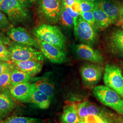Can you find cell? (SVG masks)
Masks as SVG:
<instances>
[{
    "mask_svg": "<svg viewBox=\"0 0 123 123\" xmlns=\"http://www.w3.org/2000/svg\"><path fill=\"white\" fill-rule=\"evenodd\" d=\"M34 34L39 40L52 44L62 51L65 49L66 38L57 26L42 24L36 28Z\"/></svg>",
    "mask_w": 123,
    "mask_h": 123,
    "instance_id": "1",
    "label": "cell"
},
{
    "mask_svg": "<svg viewBox=\"0 0 123 123\" xmlns=\"http://www.w3.org/2000/svg\"><path fill=\"white\" fill-rule=\"evenodd\" d=\"M93 95L97 99L118 114L123 115V98L113 89L104 85L92 88Z\"/></svg>",
    "mask_w": 123,
    "mask_h": 123,
    "instance_id": "2",
    "label": "cell"
},
{
    "mask_svg": "<svg viewBox=\"0 0 123 123\" xmlns=\"http://www.w3.org/2000/svg\"><path fill=\"white\" fill-rule=\"evenodd\" d=\"M8 49L11 53V61H44L43 53L29 46L16 43L11 44Z\"/></svg>",
    "mask_w": 123,
    "mask_h": 123,
    "instance_id": "3",
    "label": "cell"
},
{
    "mask_svg": "<svg viewBox=\"0 0 123 123\" xmlns=\"http://www.w3.org/2000/svg\"><path fill=\"white\" fill-rule=\"evenodd\" d=\"M63 7V0H38V12L49 23L57 22Z\"/></svg>",
    "mask_w": 123,
    "mask_h": 123,
    "instance_id": "4",
    "label": "cell"
},
{
    "mask_svg": "<svg viewBox=\"0 0 123 123\" xmlns=\"http://www.w3.org/2000/svg\"><path fill=\"white\" fill-rule=\"evenodd\" d=\"M74 33L82 43L92 47L98 42V36L94 26L84 21L80 15L74 24Z\"/></svg>",
    "mask_w": 123,
    "mask_h": 123,
    "instance_id": "5",
    "label": "cell"
},
{
    "mask_svg": "<svg viewBox=\"0 0 123 123\" xmlns=\"http://www.w3.org/2000/svg\"><path fill=\"white\" fill-rule=\"evenodd\" d=\"M103 79L105 86L117 92L123 98V74L119 66L111 63L106 64Z\"/></svg>",
    "mask_w": 123,
    "mask_h": 123,
    "instance_id": "6",
    "label": "cell"
},
{
    "mask_svg": "<svg viewBox=\"0 0 123 123\" xmlns=\"http://www.w3.org/2000/svg\"><path fill=\"white\" fill-rule=\"evenodd\" d=\"M105 68L101 64L88 63L81 66L80 73L85 88H93L100 81Z\"/></svg>",
    "mask_w": 123,
    "mask_h": 123,
    "instance_id": "7",
    "label": "cell"
},
{
    "mask_svg": "<svg viewBox=\"0 0 123 123\" xmlns=\"http://www.w3.org/2000/svg\"><path fill=\"white\" fill-rule=\"evenodd\" d=\"M0 10L6 13L9 20L14 25L23 22L28 17V13L18 0H4L0 5Z\"/></svg>",
    "mask_w": 123,
    "mask_h": 123,
    "instance_id": "8",
    "label": "cell"
},
{
    "mask_svg": "<svg viewBox=\"0 0 123 123\" xmlns=\"http://www.w3.org/2000/svg\"><path fill=\"white\" fill-rule=\"evenodd\" d=\"M94 4L107 15L113 24L119 26L122 24L120 17L121 3L115 0H96Z\"/></svg>",
    "mask_w": 123,
    "mask_h": 123,
    "instance_id": "9",
    "label": "cell"
},
{
    "mask_svg": "<svg viewBox=\"0 0 123 123\" xmlns=\"http://www.w3.org/2000/svg\"><path fill=\"white\" fill-rule=\"evenodd\" d=\"M107 48L114 56L123 58V30L116 29L106 39Z\"/></svg>",
    "mask_w": 123,
    "mask_h": 123,
    "instance_id": "10",
    "label": "cell"
},
{
    "mask_svg": "<svg viewBox=\"0 0 123 123\" xmlns=\"http://www.w3.org/2000/svg\"><path fill=\"white\" fill-rule=\"evenodd\" d=\"M7 35L11 39L16 43L40 49L38 42L33 38L27 31L22 27L11 28L7 31Z\"/></svg>",
    "mask_w": 123,
    "mask_h": 123,
    "instance_id": "11",
    "label": "cell"
},
{
    "mask_svg": "<svg viewBox=\"0 0 123 123\" xmlns=\"http://www.w3.org/2000/svg\"><path fill=\"white\" fill-rule=\"evenodd\" d=\"M40 49L44 56L54 63L61 64L66 61L67 55L63 51L49 43L38 40Z\"/></svg>",
    "mask_w": 123,
    "mask_h": 123,
    "instance_id": "12",
    "label": "cell"
},
{
    "mask_svg": "<svg viewBox=\"0 0 123 123\" xmlns=\"http://www.w3.org/2000/svg\"><path fill=\"white\" fill-rule=\"evenodd\" d=\"M76 53L80 58L90 62L102 64L104 58L101 53L92 47L84 43L78 44L76 49Z\"/></svg>",
    "mask_w": 123,
    "mask_h": 123,
    "instance_id": "13",
    "label": "cell"
},
{
    "mask_svg": "<svg viewBox=\"0 0 123 123\" xmlns=\"http://www.w3.org/2000/svg\"><path fill=\"white\" fill-rule=\"evenodd\" d=\"M8 62L11 68L23 71L31 76H35L40 73L43 66V62L35 60L10 61Z\"/></svg>",
    "mask_w": 123,
    "mask_h": 123,
    "instance_id": "14",
    "label": "cell"
},
{
    "mask_svg": "<svg viewBox=\"0 0 123 123\" xmlns=\"http://www.w3.org/2000/svg\"><path fill=\"white\" fill-rule=\"evenodd\" d=\"M34 87V83H21L12 86L9 91L11 94L18 100L29 103Z\"/></svg>",
    "mask_w": 123,
    "mask_h": 123,
    "instance_id": "15",
    "label": "cell"
},
{
    "mask_svg": "<svg viewBox=\"0 0 123 123\" xmlns=\"http://www.w3.org/2000/svg\"><path fill=\"white\" fill-rule=\"evenodd\" d=\"M51 100L50 97L38 89L34 84L29 103L40 109L46 110L50 106Z\"/></svg>",
    "mask_w": 123,
    "mask_h": 123,
    "instance_id": "16",
    "label": "cell"
},
{
    "mask_svg": "<svg viewBox=\"0 0 123 123\" xmlns=\"http://www.w3.org/2000/svg\"><path fill=\"white\" fill-rule=\"evenodd\" d=\"M80 119L78 113L77 105L71 104L65 106L61 117L62 123H79Z\"/></svg>",
    "mask_w": 123,
    "mask_h": 123,
    "instance_id": "17",
    "label": "cell"
},
{
    "mask_svg": "<svg viewBox=\"0 0 123 123\" xmlns=\"http://www.w3.org/2000/svg\"><path fill=\"white\" fill-rule=\"evenodd\" d=\"M95 20V26L102 30L110 26L113 23L105 12L95 5L92 11Z\"/></svg>",
    "mask_w": 123,
    "mask_h": 123,
    "instance_id": "18",
    "label": "cell"
},
{
    "mask_svg": "<svg viewBox=\"0 0 123 123\" xmlns=\"http://www.w3.org/2000/svg\"><path fill=\"white\" fill-rule=\"evenodd\" d=\"M36 87L45 93L51 99L53 98L54 92V85L48 77H43L33 79Z\"/></svg>",
    "mask_w": 123,
    "mask_h": 123,
    "instance_id": "19",
    "label": "cell"
},
{
    "mask_svg": "<svg viewBox=\"0 0 123 123\" xmlns=\"http://www.w3.org/2000/svg\"><path fill=\"white\" fill-rule=\"evenodd\" d=\"M12 86L25 83H29L34 78L31 76L17 69L11 67Z\"/></svg>",
    "mask_w": 123,
    "mask_h": 123,
    "instance_id": "20",
    "label": "cell"
},
{
    "mask_svg": "<svg viewBox=\"0 0 123 123\" xmlns=\"http://www.w3.org/2000/svg\"><path fill=\"white\" fill-rule=\"evenodd\" d=\"M15 106V103L8 95L0 93V110L7 114L13 110Z\"/></svg>",
    "mask_w": 123,
    "mask_h": 123,
    "instance_id": "21",
    "label": "cell"
},
{
    "mask_svg": "<svg viewBox=\"0 0 123 123\" xmlns=\"http://www.w3.org/2000/svg\"><path fill=\"white\" fill-rule=\"evenodd\" d=\"M39 119L20 116H12L6 120L0 121V123H40Z\"/></svg>",
    "mask_w": 123,
    "mask_h": 123,
    "instance_id": "22",
    "label": "cell"
},
{
    "mask_svg": "<svg viewBox=\"0 0 123 123\" xmlns=\"http://www.w3.org/2000/svg\"><path fill=\"white\" fill-rule=\"evenodd\" d=\"M11 86V70L10 69L0 75V91L9 90Z\"/></svg>",
    "mask_w": 123,
    "mask_h": 123,
    "instance_id": "23",
    "label": "cell"
},
{
    "mask_svg": "<svg viewBox=\"0 0 123 123\" xmlns=\"http://www.w3.org/2000/svg\"><path fill=\"white\" fill-rule=\"evenodd\" d=\"M59 20L60 21L62 24L65 27L71 28L73 25L74 26V19L68 12L64 7L62 10Z\"/></svg>",
    "mask_w": 123,
    "mask_h": 123,
    "instance_id": "24",
    "label": "cell"
},
{
    "mask_svg": "<svg viewBox=\"0 0 123 123\" xmlns=\"http://www.w3.org/2000/svg\"><path fill=\"white\" fill-rule=\"evenodd\" d=\"M83 121L86 123H109L105 118L95 115L86 116Z\"/></svg>",
    "mask_w": 123,
    "mask_h": 123,
    "instance_id": "25",
    "label": "cell"
},
{
    "mask_svg": "<svg viewBox=\"0 0 123 123\" xmlns=\"http://www.w3.org/2000/svg\"><path fill=\"white\" fill-rule=\"evenodd\" d=\"M0 58L6 62H9L11 60L10 52L4 44L0 45Z\"/></svg>",
    "mask_w": 123,
    "mask_h": 123,
    "instance_id": "26",
    "label": "cell"
},
{
    "mask_svg": "<svg viewBox=\"0 0 123 123\" xmlns=\"http://www.w3.org/2000/svg\"><path fill=\"white\" fill-rule=\"evenodd\" d=\"M78 1L81 6L82 12L92 11L95 6L93 2L84 0H78Z\"/></svg>",
    "mask_w": 123,
    "mask_h": 123,
    "instance_id": "27",
    "label": "cell"
},
{
    "mask_svg": "<svg viewBox=\"0 0 123 123\" xmlns=\"http://www.w3.org/2000/svg\"><path fill=\"white\" fill-rule=\"evenodd\" d=\"M80 15L84 21L92 26H95V20L92 11L82 12Z\"/></svg>",
    "mask_w": 123,
    "mask_h": 123,
    "instance_id": "28",
    "label": "cell"
},
{
    "mask_svg": "<svg viewBox=\"0 0 123 123\" xmlns=\"http://www.w3.org/2000/svg\"><path fill=\"white\" fill-rule=\"evenodd\" d=\"M12 26L4 14L0 11V29H8Z\"/></svg>",
    "mask_w": 123,
    "mask_h": 123,
    "instance_id": "29",
    "label": "cell"
},
{
    "mask_svg": "<svg viewBox=\"0 0 123 123\" xmlns=\"http://www.w3.org/2000/svg\"><path fill=\"white\" fill-rule=\"evenodd\" d=\"M64 7L66 10V11L68 12L70 14L71 16L74 19V24L77 22V20L79 16L80 15V14L79 13H77L75 12L72 9L70 6H68L67 5L64 4Z\"/></svg>",
    "mask_w": 123,
    "mask_h": 123,
    "instance_id": "30",
    "label": "cell"
},
{
    "mask_svg": "<svg viewBox=\"0 0 123 123\" xmlns=\"http://www.w3.org/2000/svg\"><path fill=\"white\" fill-rule=\"evenodd\" d=\"M10 69H11V66L8 62H2L0 63V75Z\"/></svg>",
    "mask_w": 123,
    "mask_h": 123,
    "instance_id": "31",
    "label": "cell"
},
{
    "mask_svg": "<svg viewBox=\"0 0 123 123\" xmlns=\"http://www.w3.org/2000/svg\"><path fill=\"white\" fill-rule=\"evenodd\" d=\"M71 7L75 12L79 13L80 14L82 12L81 6L78 0H76L74 4Z\"/></svg>",
    "mask_w": 123,
    "mask_h": 123,
    "instance_id": "32",
    "label": "cell"
},
{
    "mask_svg": "<svg viewBox=\"0 0 123 123\" xmlns=\"http://www.w3.org/2000/svg\"><path fill=\"white\" fill-rule=\"evenodd\" d=\"M10 43V40L8 38L6 37L0 33V45L8 44Z\"/></svg>",
    "mask_w": 123,
    "mask_h": 123,
    "instance_id": "33",
    "label": "cell"
},
{
    "mask_svg": "<svg viewBox=\"0 0 123 123\" xmlns=\"http://www.w3.org/2000/svg\"><path fill=\"white\" fill-rule=\"evenodd\" d=\"M18 0L24 7L26 8V7H29L31 3L29 0Z\"/></svg>",
    "mask_w": 123,
    "mask_h": 123,
    "instance_id": "34",
    "label": "cell"
},
{
    "mask_svg": "<svg viewBox=\"0 0 123 123\" xmlns=\"http://www.w3.org/2000/svg\"><path fill=\"white\" fill-rule=\"evenodd\" d=\"M64 4L71 6L74 3L76 0H63Z\"/></svg>",
    "mask_w": 123,
    "mask_h": 123,
    "instance_id": "35",
    "label": "cell"
},
{
    "mask_svg": "<svg viewBox=\"0 0 123 123\" xmlns=\"http://www.w3.org/2000/svg\"><path fill=\"white\" fill-rule=\"evenodd\" d=\"M120 20L122 22V24H123V4H121L120 6Z\"/></svg>",
    "mask_w": 123,
    "mask_h": 123,
    "instance_id": "36",
    "label": "cell"
},
{
    "mask_svg": "<svg viewBox=\"0 0 123 123\" xmlns=\"http://www.w3.org/2000/svg\"><path fill=\"white\" fill-rule=\"evenodd\" d=\"M7 115V114H5L4 112H3L2 111L0 110V120H1L3 119Z\"/></svg>",
    "mask_w": 123,
    "mask_h": 123,
    "instance_id": "37",
    "label": "cell"
},
{
    "mask_svg": "<svg viewBox=\"0 0 123 123\" xmlns=\"http://www.w3.org/2000/svg\"><path fill=\"white\" fill-rule=\"evenodd\" d=\"M86 0V1H91V2H94L96 0Z\"/></svg>",
    "mask_w": 123,
    "mask_h": 123,
    "instance_id": "38",
    "label": "cell"
},
{
    "mask_svg": "<svg viewBox=\"0 0 123 123\" xmlns=\"http://www.w3.org/2000/svg\"><path fill=\"white\" fill-rule=\"evenodd\" d=\"M120 65H121V67H122L123 68V61H121L120 62Z\"/></svg>",
    "mask_w": 123,
    "mask_h": 123,
    "instance_id": "39",
    "label": "cell"
},
{
    "mask_svg": "<svg viewBox=\"0 0 123 123\" xmlns=\"http://www.w3.org/2000/svg\"><path fill=\"white\" fill-rule=\"evenodd\" d=\"M79 123H86L83 120H80V121Z\"/></svg>",
    "mask_w": 123,
    "mask_h": 123,
    "instance_id": "40",
    "label": "cell"
},
{
    "mask_svg": "<svg viewBox=\"0 0 123 123\" xmlns=\"http://www.w3.org/2000/svg\"><path fill=\"white\" fill-rule=\"evenodd\" d=\"M121 123H123V115H122L121 117Z\"/></svg>",
    "mask_w": 123,
    "mask_h": 123,
    "instance_id": "41",
    "label": "cell"
},
{
    "mask_svg": "<svg viewBox=\"0 0 123 123\" xmlns=\"http://www.w3.org/2000/svg\"><path fill=\"white\" fill-rule=\"evenodd\" d=\"M4 0H0V5H1V3L3 2V1Z\"/></svg>",
    "mask_w": 123,
    "mask_h": 123,
    "instance_id": "42",
    "label": "cell"
},
{
    "mask_svg": "<svg viewBox=\"0 0 123 123\" xmlns=\"http://www.w3.org/2000/svg\"><path fill=\"white\" fill-rule=\"evenodd\" d=\"M120 27H121V28H122L123 29V24H122L121 25H120Z\"/></svg>",
    "mask_w": 123,
    "mask_h": 123,
    "instance_id": "43",
    "label": "cell"
},
{
    "mask_svg": "<svg viewBox=\"0 0 123 123\" xmlns=\"http://www.w3.org/2000/svg\"><path fill=\"white\" fill-rule=\"evenodd\" d=\"M30 1H31V2L32 3V2H34L36 0H29Z\"/></svg>",
    "mask_w": 123,
    "mask_h": 123,
    "instance_id": "44",
    "label": "cell"
},
{
    "mask_svg": "<svg viewBox=\"0 0 123 123\" xmlns=\"http://www.w3.org/2000/svg\"><path fill=\"white\" fill-rule=\"evenodd\" d=\"M2 62L3 61H2V60L0 58V62Z\"/></svg>",
    "mask_w": 123,
    "mask_h": 123,
    "instance_id": "45",
    "label": "cell"
}]
</instances>
